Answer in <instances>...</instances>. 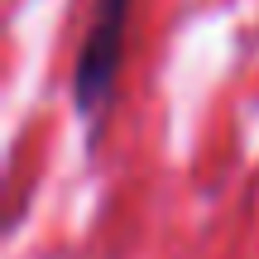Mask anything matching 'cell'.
Segmentation results:
<instances>
[{"label":"cell","mask_w":259,"mask_h":259,"mask_svg":"<svg viewBox=\"0 0 259 259\" xmlns=\"http://www.w3.org/2000/svg\"><path fill=\"white\" fill-rule=\"evenodd\" d=\"M125 24H130V0H101L96 5V19L87 29L82 58H77V77H72V96L77 111L96 115L111 96L115 67H120V44H125Z\"/></svg>","instance_id":"obj_1"}]
</instances>
